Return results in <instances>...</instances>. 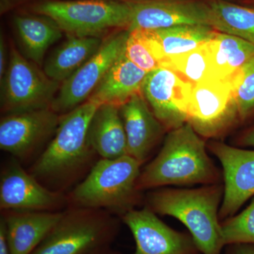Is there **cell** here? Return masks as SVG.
Masks as SVG:
<instances>
[{
  "label": "cell",
  "instance_id": "cell-1",
  "mask_svg": "<svg viewBox=\"0 0 254 254\" xmlns=\"http://www.w3.org/2000/svg\"><path fill=\"white\" fill-rule=\"evenodd\" d=\"M99 106L88 100L60 115L54 138L28 171L45 187L65 193L96 163H93L97 154L90 144L88 128Z\"/></svg>",
  "mask_w": 254,
  "mask_h": 254
},
{
  "label": "cell",
  "instance_id": "cell-2",
  "mask_svg": "<svg viewBox=\"0 0 254 254\" xmlns=\"http://www.w3.org/2000/svg\"><path fill=\"white\" fill-rule=\"evenodd\" d=\"M221 175L208 156L204 140L190 124L168 132L158 154L137 180L138 190L170 185L220 184Z\"/></svg>",
  "mask_w": 254,
  "mask_h": 254
},
{
  "label": "cell",
  "instance_id": "cell-3",
  "mask_svg": "<svg viewBox=\"0 0 254 254\" xmlns=\"http://www.w3.org/2000/svg\"><path fill=\"white\" fill-rule=\"evenodd\" d=\"M224 187L220 184L197 189L158 188L145 198L146 205L157 215H168L188 229L201 254H221L224 248L220 208Z\"/></svg>",
  "mask_w": 254,
  "mask_h": 254
},
{
  "label": "cell",
  "instance_id": "cell-4",
  "mask_svg": "<svg viewBox=\"0 0 254 254\" xmlns=\"http://www.w3.org/2000/svg\"><path fill=\"white\" fill-rule=\"evenodd\" d=\"M141 166L128 155L100 158L83 181L67 193L68 206L103 209L121 218L143 199L136 187Z\"/></svg>",
  "mask_w": 254,
  "mask_h": 254
},
{
  "label": "cell",
  "instance_id": "cell-5",
  "mask_svg": "<svg viewBox=\"0 0 254 254\" xmlns=\"http://www.w3.org/2000/svg\"><path fill=\"white\" fill-rule=\"evenodd\" d=\"M118 217L103 209L68 206L31 254H93L108 248L120 232Z\"/></svg>",
  "mask_w": 254,
  "mask_h": 254
},
{
  "label": "cell",
  "instance_id": "cell-6",
  "mask_svg": "<svg viewBox=\"0 0 254 254\" xmlns=\"http://www.w3.org/2000/svg\"><path fill=\"white\" fill-rule=\"evenodd\" d=\"M33 10L53 20L67 36L100 38L112 29L128 31L131 21L126 0H50Z\"/></svg>",
  "mask_w": 254,
  "mask_h": 254
},
{
  "label": "cell",
  "instance_id": "cell-7",
  "mask_svg": "<svg viewBox=\"0 0 254 254\" xmlns=\"http://www.w3.org/2000/svg\"><path fill=\"white\" fill-rule=\"evenodd\" d=\"M60 83L48 77L12 47L1 81V113L7 115L51 108Z\"/></svg>",
  "mask_w": 254,
  "mask_h": 254
},
{
  "label": "cell",
  "instance_id": "cell-8",
  "mask_svg": "<svg viewBox=\"0 0 254 254\" xmlns=\"http://www.w3.org/2000/svg\"><path fill=\"white\" fill-rule=\"evenodd\" d=\"M187 123L202 138H218L240 123L230 78L193 85Z\"/></svg>",
  "mask_w": 254,
  "mask_h": 254
},
{
  "label": "cell",
  "instance_id": "cell-9",
  "mask_svg": "<svg viewBox=\"0 0 254 254\" xmlns=\"http://www.w3.org/2000/svg\"><path fill=\"white\" fill-rule=\"evenodd\" d=\"M128 36L127 30H121L103 41L98 52L63 82L52 109L64 115L89 99L113 64L125 53Z\"/></svg>",
  "mask_w": 254,
  "mask_h": 254
},
{
  "label": "cell",
  "instance_id": "cell-10",
  "mask_svg": "<svg viewBox=\"0 0 254 254\" xmlns=\"http://www.w3.org/2000/svg\"><path fill=\"white\" fill-rule=\"evenodd\" d=\"M68 206L67 193L45 187L16 159L1 173L0 208L13 211H63Z\"/></svg>",
  "mask_w": 254,
  "mask_h": 254
},
{
  "label": "cell",
  "instance_id": "cell-11",
  "mask_svg": "<svg viewBox=\"0 0 254 254\" xmlns=\"http://www.w3.org/2000/svg\"><path fill=\"white\" fill-rule=\"evenodd\" d=\"M193 86L169 68L161 66L147 73L142 94L167 131L187 123V110Z\"/></svg>",
  "mask_w": 254,
  "mask_h": 254
},
{
  "label": "cell",
  "instance_id": "cell-12",
  "mask_svg": "<svg viewBox=\"0 0 254 254\" xmlns=\"http://www.w3.org/2000/svg\"><path fill=\"white\" fill-rule=\"evenodd\" d=\"M208 148L218 159L223 173L224 194L219 217L230 218L254 196V150L220 141L210 142Z\"/></svg>",
  "mask_w": 254,
  "mask_h": 254
},
{
  "label": "cell",
  "instance_id": "cell-13",
  "mask_svg": "<svg viewBox=\"0 0 254 254\" xmlns=\"http://www.w3.org/2000/svg\"><path fill=\"white\" fill-rule=\"evenodd\" d=\"M131 8L128 31L155 30L180 25L211 26L207 0H126Z\"/></svg>",
  "mask_w": 254,
  "mask_h": 254
},
{
  "label": "cell",
  "instance_id": "cell-14",
  "mask_svg": "<svg viewBox=\"0 0 254 254\" xmlns=\"http://www.w3.org/2000/svg\"><path fill=\"white\" fill-rule=\"evenodd\" d=\"M120 219L134 239L133 254H200L190 233L169 227L148 207L132 210Z\"/></svg>",
  "mask_w": 254,
  "mask_h": 254
},
{
  "label": "cell",
  "instance_id": "cell-15",
  "mask_svg": "<svg viewBox=\"0 0 254 254\" xmlns=\"http://www.w3.org/2000/svg\"><path fill=\"white\" fill-rule=\"evenodd\" d=\"M60 120L51 108L4 115L0 122V148L25 160L55 134Z\"/></svg>",
  "mask_w": 254,
  "mask_h": 254
},
{
  "label": "cell",
  "instance_id": "cell-16",
  "mask_svg": "<svg viewBox=\"0 0 254 254\" xmlns=\"http://www.w3.org/2000/svg\"><path fill=\"white\" fill-rule=\"evenodd\" d=\"M126 133L128 155L143 165L149 158L166 130L155 118L142 93L120 107Z\"/></svg>",
  "mask_w": 254,
  "mask_h": 254
},
{
  "label": "cell",
  "instance_id": "cell-17",
  "mask_svg": "<svg viewBox=\"0 0 254 254\" xmlns=\"http://www.w3.org/2000/svg\"><path fill=\"white\" fill-rule=\"evenodd\" d=\"M11 254H31L48 236L63 211L1 210Z\"/></svg>",
  "mask_w": 254,
  "mask_h": 254
},
{
  "label": "cell",
  "instance_id": "cell-18",
  "mask_svg": "<svg viewBox=\"0 0 254 254\" xmlns=\"http://www.w3.org/2000/svg\"><path fill=\"white\" fill-rule=\"evenodd\" d=\"M146 71L131 63L125 53L110 67L88 100L99 105L120 107L141 93Z\"/></svg>",
  "mask_w": 254,
  "mask_h": 254
},
{
  "label": "cell",
  "instance_id": "cell-19",
  "mask_svg": "<svg viewBox=\"0 0 254 254\" xmlns=\"http://www.w3.org/2000/svg\"><path fill=\"white\" fill-rule=\"evenodd\" d=\"M88 139L100 158L115 159L128 155L120 107L102 105L97 108L88 128Z\"/></svg>",
  "mask_w": 254,
  "mask_h": 254
},
{
  "label": "cell",
  "instance_id": "cell-20",
  "mask_svg": "<svg viewBox=\"0 0 254 254\" xmlns=\"http://www.w3.org/2000/svg\"><path fill=\"white\" fill-rule=\"evenodd\" d=\"M103 42L97 37L68 36L47 60L44 72L51 79L63 83L98 52Z\"/></svg>",
  "mask_w": 254,
  "mask_h": 254
},
{
  "label": "cell",
  "instance_id": "cell-21",
  "mask_svg": "<svg viewBox=\"0 0 254 254\" xmlns=\"http://www.w3.org/2000/svg\"><path fill=\"white\" fill-rule=\"evenodd\" d=\"M14 23L26 57L39 65L48 48L63 37L59 26L43 15H18Z\"/></svg>",
  "mask_w": 254,
  "mask_h": 254
},
{
  "label": "cell",
  "instance_id": "cell-22",
  "mask_svg": "<svg viewBox=\"0 0 254 254\" xmlns=\"http://www.w3.org/2000/svg\"><path fill=\"white\" fill-rule=\"evenodd\" d=\"M215 79L233 76L254 56V46L239 37L217 31L208 42Z\"/></svg>",
  "mask_w": 254,
  "mask_h": 254
},
{
  "label": "cell",
  "instance_id": "cell-23",
  "mask_svg": "<svg viewBox=\"0 0 254 254\" xmlns=\"http://www.w3.org/2000/svg\"><path fill=\"white\" fill-rule=\"evenodd\" d=\"M211 27L239 37L254 46V7L229 0H207Z\"/></svg>",
  "mask_w": 254,
  "mask_h": 254
},
{
  "label": "cell",
  "instance_id": "cell-24",
  "mask_svg": "<svg viewBox=\"0 0 254 254\" xmlns=\"http://www.w3.org/2000/svg\"><path fill=\"white\" fill-rule=\"evenodd\" d=\"M150 31L161 50L163 65L167 60L188 53L210 41L217 32L211 26L203 25H180Z\"/></svg>",
  "mask_w": 254,
  "mask_h": 254
},
{
  "label": "cell",
  "instance_id": "cell-25",
  "mask_svg": "<svg viewBox=\"0 0 254 254\" xmlns=\"http://www.w3.org/2000/svg\"><path fill=\"white\" fill-rule=\"evenodd\" d=\"M208 42L191 51L167 60L163 67L173 70L193 85L215 79Z\"/></svg>",
  "mask_w": 254,
  "mask_h": 254
},
{
  "label": "cell",
  "instance_id": "cell-26",
  "mask_svg": "<svg viewBox=\"0 0 254 254\" xmlns=\"http://www.w3.org/2000/svg\"><path fill=\"white\" fill-rule=\"evenodd\" d=\"M240 123L254 115V56L230 78Z\"/></svg>",
  "mask_w": 254,
  "mask_h": 254
},
{
  "label": "cell",
  "instance_id": "cell-27",
  "mask_svg": "<svg viewBox=\"0 0 254 254\" xmlns=\"http://www.w3.org/2000/svg\"><path fill=\"white\" fill-rule=\"evenodd\" d=\"M125 54L131 63L146 72L161 67L146 30L135 29L128 31Z\"/></svg>",
  "mask_w": 254,
  "mask_h": 254
},
{
  "label": "cell",
  "instance_id": "cell-28",
  "mask_svg": "<svg viewBox=\"0 0 254 254\" xmlns=\"http://www.w3.org/2000/svg\"><path fill=\"white\" fill-rule=\"evenodd\" d=\"M221 234L224 247L234 244L254 245V196L242 213L221 222Z\"/></svg>",
  "mask_w": 254,
  "mask_h": 254
},
{
  "label": "cell",
  "instance_id": "cell-29",
  "mask_svg": "<svg viewBox=\"0 0 254 254\" xmlns=\"http://www.w3.org/2000/svg\"><path fill=\"white\" fill-rule=\"evenodd\" d=\"M225 254H254V245L234 244L227 246Z\"/></svg>",
  "mask_w": 254,
  "mask_h": 254
},
{
  "label": "cell",
  "instance_id": "cell-30",
  "mask_svg": "<svg viewBox=\"0 0 254 254\" xmlns=\"http://www.w3.org/2000/svg\"><path fill=\"white\" fill-rule=\"evenodd\" d=\"M237 143L240 146L254 148V125L246 129L239 136Z\"/></svg>",
  "mask_w": 254,
  "mask_h": 254
},
{
  "label": "cell",
  "instance_id": "cell-31",
  "mask_svg": "<svg viewBox=\"0 0 254 254\" xmlns=\"http://www.w3.org/2000/svg\"><path fill=\"white\" fill-rule=\"evenodd\" d=\"M6 47L5 43L4 38L2 35H1V39H0V81H2L4 78L5 72H6V68H7L8 63L6 62Z\"/></svg>",
  "mask_w": 254,
  "mask_h": 254
},
{
  "label": "cell",
  "instance_id": "cell-32",
  "mask_svg": "<svg viewBox=\"0 0 254 254\" xmlns=\"http://www.w3.org/2000/svg\"><path fill=\"white\" fill-rule=\"evenodd\" d=\"M0 254H11L6 241L4 224L0 221Z\"/></svg>",
  "mask_w": 254,
  "mask_h": 254
},
{
  "label": "cell",
  "instance_id": "cell-33",
  "mask_svg": "<svg viewBox=\"0 0 254 254\" xmlns=\"http://www.w3.org/2000/svg\"><path fill=\"white\" fill-rule=\"evenodd\" d=\"M93 254H120L117 251L113 250L112 247H108V248L103 249V250L98 251Z\"/></svg>",
  "mask_w": 254,
  "mask_h": 254
},
{
  "label": "cell",
  "instance_id": "cell-34",
  "mask_svg": "<svg viewBox=\"0 0 254 254\" xmlns=\"http://www.w3.org/2000/svg\"><path fill=\"white\" fill-rule=\"evenodd\" d=\"M237 1H240V3H242V4L254 7V0H237Z\"/></svg>",
  "mask_w": 254,
  "mask_h": 254
},
{
  "label": "cell",
  "instance_id": "cell-35",
  "mask_svg": "<svg viewBox=\"0 0 254 254\" xmlns=\"http://www.w3.org/2000/svg\"><path fill=\"white\" fill-rule=\"evenodd\" d=\"M229 1H231V0H229Z\"/></svg>",
  "mask_w": 254,
  "mask_h": 254
}]
</instances>
